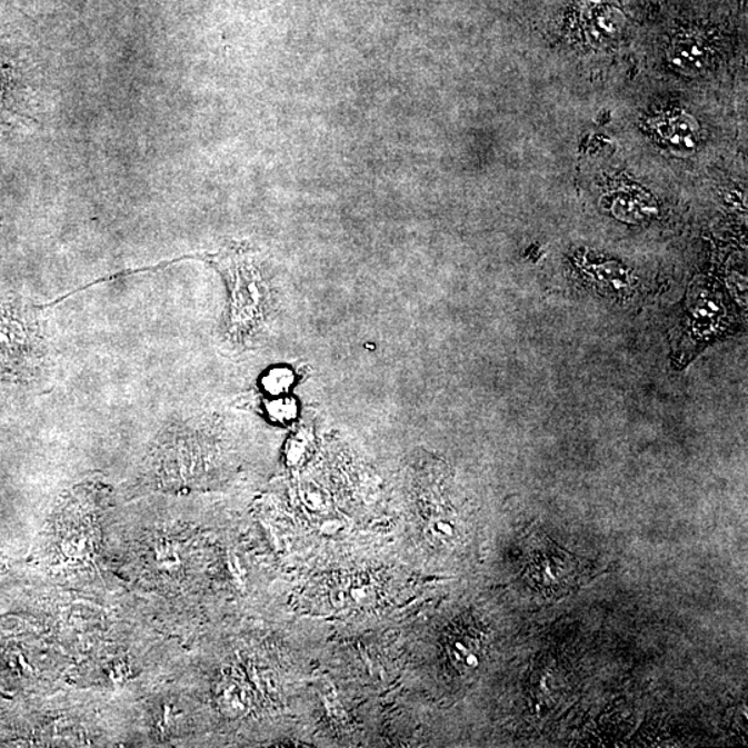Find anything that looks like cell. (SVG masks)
<instances>
[{
    "label": "cell",
    "instance_id": "cell-5",
    "mask_svg": "<svg viewBox=\"0 0 748 748\" xmlns=\"http://www.w3.org/2000/svg\"><path fill=\"white\" fill-rule=\"evenodd\" d=\"M658 137L675 154L689 156L699 143V123L684 111L668 112L654 123Z\"/></svg>",
    "mask_w": 748,
    "mask_h": 748
},
{
    "label": "cell",
    "instance_id": "cell-11",
    "mask_svg": "<svg viewBox=\"0 0 748 748\" xmlns=\"http://www.w3.org/2000/svg\"><path fill=\"white\" fill-rule=\"evenodd\" d=\"M268 413L278 423H289L298 413L297 402L291 398L275 399L269 403Z\"/></svg>",
    "mask_w": 748,
    "mask_h": 748
},
{
    "label": "cell",
    "instance_id": "cell-8",
    "mask_svg": "<svg viewBox=\"0 0 748 748\" xmlns=\"http://www.w3.org/2000/svg\"><path fill=\"white\" fill-rule=\"evenodd\" d=\"M669 63L686 76H699L711 63V48L705 39L695 36L679 38L669 52Z\"/></svg>",
    "mask_w": 748,
    "mask_h": 748
},
{
    "label": "cell",
    "instance_id": "cell-9",
    "mask_svg": "<svg viewBox=\"0 0 748 748\" xmlns=\"http://www.w3.org/2000/svg\"><path fill=\"white\" fill-rule=\"evenodd\" d=\"M447 654L458 672H475L480 667L483 654L482 640L475 632H452L448 637Z\"/></svg>",
    "mask_w": 748,
    "mask_h": 748
},
{
    "label": "cell",
    "instance_id": "cell-3",
    "mask_svg": "<svg viewBox=\"0 0 748 748\" xmlns=\"http://www.w3.org/2000/svg\"><path fill=\"white\" fill-rule=\"evenodd\" d=\"M730 313L722 292L707 287L696 289L688 298L684 318L682 339L678 346L679 353H689L699 350L728 329Z\"/></svg>",
    "mask_w": 748,
    "mask_h": 748
},
{
    "label": "cell",
    "instance_id": "cell-2",
    "mask_svg": "<svg viewBox=\"0 0 748 748\" xmlns=\"http://www.w3.org/2000/svg\"><path fill=\"white\" fill-rule=\"evenodd\" d=\"M38 320L19 303L0 300V373L21 376L38 369L44 357Z\"/></svg>",
    "mask_w": 748,
    "mask_h": 748
},
{
    "label": "cell",
    "instance_id": "cell-7",
    "mask_svg": "<svg viewBox=\"0 0 748 748\" xmlns=\"http://www.w3.org/2000/svg\"><path fill=\"white\" fill-rule=\"evenodd\" d=\"M606 200L612 216L626 222H644L657 212L656 201L651 196L635 187L611 191Z\"/></svg>",
    "mask_w": 748,
    "mask_h": 748
},
{
    "label": "cell",
    "instance_id": "cell-6",
    "mask_svg": "<svg viewBox=\"0 0 748 748\" xmlns=\"http://www.w3.org/2000/svg\"><path fill=\"white\" fill-rule=\"evenodd\" d=\"M581 271L584 277L588 279L590 285L596 289L610 297H624L631 292L634 286V278L631 272L620 262L604 261V262H582Z\"/></svg>",
    "mask_w": 748,
    "mask_h": 748
},
{
    "label": "cell",
    "instance_id": "cell-4",
    "mask_svg": "<svg viewBox=\"0 0 748 748\" xmlns=\"http://www.w3.org/2000/svg\"><path fill=\"white\" fill-rule=\"evenodd\" d=\"M577 562L570 553L548 541L533 552L530 582L543 594H567L576 582Z\"/></svg>",
    "mask_w": 748,
    "mask_h": 748
},
{
    "label": "cell",
    "instance_id": "cell-10",
    "mask_svg": "<svg viewBox=\"0 0 748 748\" xmlns=\"http://www.w3.org/2000/svg\"><path fill=\"white\" fill-rule=\"evenodd\" d=\"M295 381V376L290 372L289 369L277 368L272 369L263 379V387L269 393H272L275 397L281 396L285 393Z\"/></svg>",
    "mask_w": 748,
    "mask_h": 748
},
{
    "label": "cell",
    "instance_id": "cell-1",
    "mask_svg": "<svg viewBox=\"0 0 748 748\" xmlns=\"http://www.w3.org/2000/svg\"><path fill=\"white\" fill-rule=\"evenodd\" d=\"M229 291L227 333L233 342H247L261 333L271 308V292L255 256L243 249H225L211 257Z\"/></svg>",
    "mask_w": 748,
    "mask_h": 748
}]
</instances>
